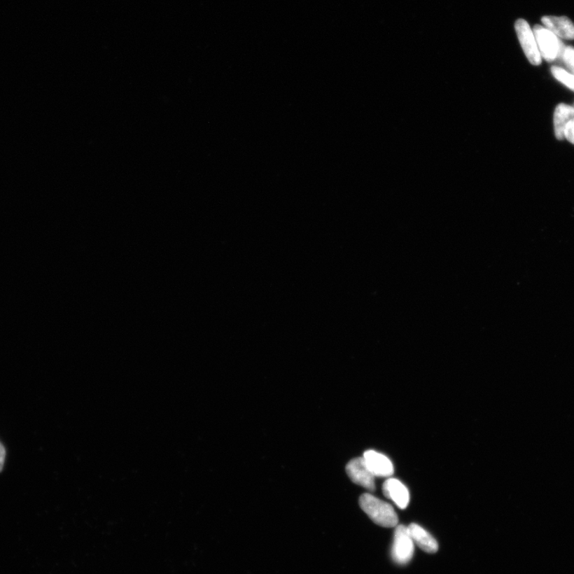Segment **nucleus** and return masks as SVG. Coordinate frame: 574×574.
Returning a JSON list of instances; mask_svg holds the SVG:
<instances>
[{
	"mask_svg": "<svg viewBox=\"0 0 574 574\" xmlns=\"http://www.w3.org/2000/svg\"><path fill=\"white\" fill-rule=\"evenodd\" d=\"M363 458L367 467L375 477L388 478L393 475V464L387 456L377 451L370 450L364 453Z\"/></svg>",
	"mask_w": 574,
	"mask_h": 574,
	"instance_id": "obj_6",
	"label": "nucleus"
},
{
	"mask_svg": "<svg viewBox=\"0 0 574 574\" xmlns=\"http://www.w3.org/2000/svg\"><path fill=\"white\" fill-rule=\"evenodd\" d=\"M359 504L375 524L387 528L398 525V517L393 507L380 498L370 493H364L359 499Z\"/></svg>",
	"mask_w": 574,
	"mask_h": 574,
	"instance_id": "obj_1",
	"label": "nucleus"
},
{
	"mask_svg": "<svg viewBox=\"0 0 574 574\" xmlns=\"http://www.w3.org/2000/svg\"><path fill=\"white\" fill-rule=\"evenodd\" d=\"M542 24L556 37L573 40L574 39V24L566 17L544 16Z\"/></svg>",
	"mask_w": 574,
	"mask_h": 574,
	"instance_id": "obj_8",
	"label": "nucleus"
},
{
	"mask_svg": "<svg viewBox=\"0 0 574 574\" xmlns=\"http://www.w3.org/2000/svg\"><path fill=\"white\" fill-rule=\"evenodd\" d=\"M551 73L555 79L566 86L568 89L574 91V74L564 70V68L552 66Z\"/></svg>",
	"mask_w": 574,
	"mask_h": 574,
	"instance_id": "obj_11",
	"label": "nucleus"
},
{
	"mask_svg": "<svg viewBox=\"0 0 574 574\" xmlns=\"http://www.w3.org/2000/svg\"><path fill=\"white\" fill-rule=\"evenodd\" d=\"M565 139L574 145V118L567 125L565 130Z\"/></svg>",
	"mask_w": 574,
	"mask_h": 574,
	"instance_id": "obj_13",
	"label": "nucleus"
},
{
	"mask_svg": "<svg viewBox=\"0 0 574 574\" xmlns=\"http://www.w3.org/2000/svg\"><path fill=\"white\" fill-rule=\"evenodd\" d=\"M346 472L354 484L360 485L370 491L375 490V476L365 462L364 458H356L346 466Z\"/></svg>",
	"mask_w": 574,
	"mask_h": 574,
	"instance_id": "obj_5",
	"label": "nucleus"
},
{
	"mask_svg": "<svg viewBox=\"0 0 574 574\" xmlns=\"http://www.w3.org/2000/svg\"><path fill=\"white\" fill-rule=\"evenodd\" d=\"M561 59L566 66L570 69L571 73L574 74V48L572 47L566 48Z\"/></svg>",
	"mask_w": 574,
	"mask_h": 574,
	"instance_id": "obj_12",
	"label": "nucleus"
},
{
	"mask_svg": "<svg viewBox=\"0 0 574 574\" xmlns=\"http://www.w3.org/2000/svg\"><path fill=\"white\" fill-rule=\"evenodd\" d=\"M533 31L535 33L539 51L545 61L551 62L561 59L566 47L559 37L540 25L535 26Z\"/></svg>",
	"mask_w": 574,
	"mask_h": 574,
	"instance_id": "obj_2",
	"label": "nucleus"
},
{
	"mask_svg": "<svg viewBox=\"0 0 574 574\" xmlns=\"http://www.w3.org/2000/svg\"><path fill=\"white\" fill-rule=\"evenodd\" d=\"M407 528H409L413 542L416 544L424 552L428 554L438 552L439 548L438 542L424 528L416 524H412Z\"/></svg>",
	"mask_w": 574,
	"mask_h": 574,
	"instance_id": "obj_9",
	"label": "nucleus"
},
{
	"mask_svg": "<svg viewBox=\"0 0 574 574\" xmlns=\"http://www.w3.org/2000/svg\"><path fill=\"white\" fill-rule=\"evenodd\" d=\"M414 554V542L410 536L409 528L398 526L394 532L392 558L395 564L405 566L412 560Z\"/></svg>",
	"mask_w": 574,
	"mask_h": 574,
	"instance_id": "obj_3",
	"label": "nucleus"
},
{
	"mask_svg": "<svg viewBox=\"0 0 574 574\" xmlns=\"http://www.w3.org/2000/svg\"><path fill=\"white\" fill-rule=\"evenodd\" d=\"M573 118V106L561 103L556 107L554 115V127L556 139L562 141L565 139L566 126Z\"/></svg>",
	"mask_w": 574,
	"mask_h": 574,
	"instance_id": "obj_10",
	"label": "nucleus"
},
{
	"mask_svg": "<svg viewBox=\"0 0 574 574\" xmlns=\"http://www.w3.org/2000/svg\"><path fill=\"white\" fill-rule=\"evenodd\" d=\"M515 30L527 59L533 66L540 65L542 56L538 47L535 33L530 25L526 20H519L516 22Z\"/></svg>",
	"mask_w": 574,
	"mask_h": 574,
	"instance_id": "obj_4",
	"label": "nucleus"
},
{
	"mask_svg": "<svg viewBox=\"0 0 574 574\" xmlns=\"http://www.w3.org/2000/svg\"><path fill=\"white\" fill-rule=\"evenodd\" d=\"M573 108H574V106H573Z\"/></svg>",
	"mask_w": 574,
	"mask_h": 574,
	"instance_id": "obj_15",
	"label": "nucleus"
},
{
	"mask_svg": "<svg viewBox=\"0 0 574 574\" xmlns=\"http://www.w3.org/2000/svg\"><path fill=\"white\" fill-rule=\"evenodd\" d=\"M6 458V449L1 442H0V472H2Z\"/></svg>",
	"mask_w": 574,
	"mask_h": 574,
	"instance_id": "obj_14",
	"label": "nucleus"
},
{
	"mask_svg": "<svg viewBox=\"0 0 574 574\" xmlns=\"http://www.w3.org/2000/svg\"><path fill=\"white\" fill-rule=\"evenodd\" d=\"M383 493L391 499L400 509H405L410 501V495L407 487L397 479H388L383 484Z\"/></svg>",
	"mask_w": 574,
	"mask_h": 574,
	"instance_id": "obj_7",
	"label": "nucleus"
}]
</instances>
